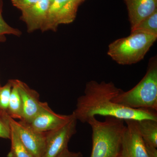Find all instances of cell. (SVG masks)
Instances as JSON below:
<instances>
[{
  "instance_id": "8",
  "label": "cell",
  "mask_w": 157,
  "mask_h": 157,
  "mask_svg": "<svg viewBox=\"0 0 157 157\" xmlns=\"http://www.w3.org/2000/svg\"><path fill=\"white\" fill-rule=\"evenodd\" d=\"M73 115V113L70 115L56 113L45 102L44 107L37 115L29 122L25 123L38 132H47L63 126L72 118Z\"/></svg>"
},
{
  "instance_id": "18",
  "label": "cell",
  "mask_w": 157,
  "mask_h": 157,
  "mask_svg": "<svg viewBox=\"0 0 157 157\" xmlns=\"http://www.w3.org/2000/svg\"><path fill=\"white\" fill-rule=\"evenodd\" d=\"M11 88L12 85L9 80L4 86L0 87V115H8Z\"/></svg>"
},
{
  "instance_id": "19",
  "label": "cell",
  "mask_w": 157,
  "mask_h": 157,
  "mask_svg": "<svg viewBox=\"0 0 157 157\" xmlns=\"http://www.w3.org/2000/svg\"><path fill=\"white\" fill-rule=\"evenodd\" d=\"M10 117L8 115H0V137L5 139H10L11 125Z\"/></svg>"
},
{
  "instance_id": "13",
  "label": "cell",
  "mask_w": 157,
  "mask_h": 157,
  "mask_svg": "<svg viewBox=\"0 0 157 157\" xmlns=\"http://www.w3.org/2000/svg\"><path fill=\"white\" fill-rule=\"evenodd\" d=\"M68 0H53L51 3L45 22L41 30L44 32L48 31L56 32L59 25L58 18L60 12Z\"/></svg>"
},
{
  "instance_id": "2",
  "label": "cell",
  "mask_w": 157,
  "mask_h": 157,
  "mask_svg": "<svg viewBox=\"0 0 157 157\" xmlns=\"http://www.w3.org/2000/svg\"><path fill=\"white\" fill-rule=\"evenodd\" d=\"M92 129V148L90 157H121L124 120L106 117L104 121L96 117L87 121Z\"/></svg>"
},
{
  "instance_id": "1",
  "label": "cell",
  "mask_w": 157,
  "mask_h": 157,
  "mask_svg": "<svg viewBox=\"0 0 157 157\" xmlns=\"http://www.w3.org/2000/svg\"><path fill=\"white\" fill-rule=\"evenodd\" d=\"M122 90L112 82H98L91 80L86 83L84 94L78 98L76 108L73 113L77 120L87 123L96 116L112 117L126 120H154L157 121V111L150 109H134L113 101Z\"/></svg>"
},
{
  "instance_id": "24",
  "label": "cell",
  "mask_w": 157,
  "mask_h": 157,
  "mask_svg": "<svg viewBox=\"0 0 157 157\" xmlns=\"http://www.w3.org/2000/svg\"><path fill=\"white\" fill-rule=\"evenodd\" d=\"M1 87V84H0V87Z\"/></svg>"
},
{
  "instance_id": "22",
  "label": "cell",
  "mask_w": 157,
  "mask_h": 157,
  "mask_svg": "<svg viewBox=\"0 0 157 157\" xmlns=\"http://www.w3.org/2000/svg\"><path fill=\"white\" fill-rule=\"evenodd\" d=\"M78 2H79V4H81L82 2H84L85 0H78Z\"/></svg>"
},
{
  "instance_id": "9",
  "label": "cell",
  "mask_w": 157,
  "mask_h": 157,
  "mask_svg": "<svg viewBox=\"0 0 157 157\" xmlns=\"http://www.w3.org/2000/svg\"><path fill=\"white\" fill-rule=\"evenodd\" d=\"M11 80L17 87L22 101L23 115L21 121L28 123L42 109L45 102H41L39 93L25 82L18 79Z\"/></svg>"
},
{
  "instance_id": "3",
  "label": "cell",
  "mask_w": 157,
  "mask_h": 157,
  "mask_svg": "<svg viewBox=\"0 0 157 157\" xmlns=\"http://www.w3.org/2000/svg\"><path fill=\"white\" fill-rule=\"evenodd\" d=\"M115 103L134 109H146L157 111V62L152 59L147 71L140 82L128 91L122 90L113 99Z\"/></svg>"
},
{
  "instance_id": "21",
  "label": "cell",
  "mask_w": 157,
  "mask_h": 157,
  "mask_svg": "<svg viewBox=\"0 0 157 157\" xmlns=\"http://www.w3.org/2000/svg\"><path fill=\"white\" fill-rule=\"evenodd\" d=\"M58 157H82V154L80 152H74L70 151L68 148L64 151Z\"/></svg>"
},
{
  "instance_id": "15",
  "label": "cell",
  "mask_w": 157,
  "mask_h": 157,
  "mask_svg": "<svg viewBox=\"0 0 157 157\" xmlns=\"http://www.w3.org/2000/svg\"><path fill=\"white\" fill-rule=\"evenodd\" d=\"M11 125V124H10ZM11 147L8 157H35L26 148L21 141L18 135L11 125Z\"/></svg>"
},
{
  "instance_id": "6",
  "label": "cell",
  "mask_w": 157,
  "mask_h": 157,
  "mask_svg": "<svg viewBox=\"0 0 157 157\" xmlns=\"http://www.w3.org/2000/svg\"><path fill=\"white\" fill-rule=\"evenodd\" d=\"M9 121L26 148L35 157H42L45 149L46 132L36 131L22 121H17L10 117Z\"/></svg>"
},
{
  "instance_id": "17",
  "label": "cell",
  "mask_w": 157,
  "mask_h": 157,
  "mask_svg": "<svg viewBox=\"0 0 157 157\" xmlns=\"http://www.w3.org/2000/svg\"><path fill=\"white\" fill-rule=\"evenodd\" d=\"M3 2L0 0V42H6V35H13L19 37L22 35L21 31L9 25L2 16Z\"/></svg>"
},
{
  "instance_id": "23",
  "label": "cell",
  "mask_w": 157,
  "mask_h": 157,
  "mask_svg": "<svg viewBox=\"0 0 157 157\" xmlns=\"http://www.w3.org/2000/svg\"><path fill=\"white\" fill-rule=\"evenodd\" d=\"M50 1H51V3L52 2V1H53V0H50Z\"/></svg>"
},
{
  "instance_id": "11",
  "label": "cell",
  "mask_w": 157,
  "mask_h": 157,
  "mask_svg": "<svg viewBox=\"0 0 157 157\" xmlns=\"http://www.w3.org/2000/svg\"><path fill=\"white\" fill-rule=\"evenodd\" d=\"M128 9L131 31L157 10V0H124Z\"/></svg>"
},
{
  "instance_id": "20",
  "label": "cell",
  "mask_w": 157,
  "mask_h": 157,
  "mask_svg": "<svg viewBox=\"0 0 157 157\" xmlns=\"http://www.w3.org/2000/svg\"><path fill=\"white\" fill-rule=\"evenodd\" d=\"M39 0H11L12 5L21 11L29 8Z\"/></svg>"
},
{
  "instance_id": "7",
  "label": "cell",
  "mask_w": 157,
  "mask_h": 157,
  "mask_svg": "<svg viewBox=\"0 0 157 157\" xmlns=\"http://www.w3.org/2000/svg\"><path fill=\"white\" fill-rule=\"evenodd\" d=\"M122 140L121 157H148L137 121L126 120Z\"/></svg>"
},
{
  "instance_id": "12",
  "label": "cell",
  "mask_w": 157,
  "mask_h": 157,
  "mask_svg": "<svg viewBox=\"0 0 157 157\" xmlns=\"http://www.w3.org/2000/svg\"><path fill=\"white\" fill-rule=\"evenodd\" d=\"M137 127L144 144L157 148V121H137Z\"/></svg>"
},
{
  "instance_id": "14",
  "label": "cell",
  "mask_w": 157,
  "mask_h": 157,
  "mask_svg": "<svg viewBox=\"0 0 157 157\" xmlns=\"http://www.w3.org/2000/svg\"><path fill=\"white\" fill-rule=\"evenodd\" d=\"M9 80L12 85V88L9 99L8 115L14 119H19L21 121L23 115V107L21 98L15 85L11 80Z\"/></svg>"
},
{
  "instance_id": "16",
  "label": "cell",
  "mask_w": 157,
  "mask_h": 157,
  "mask_svg": "<svg viewBox=\"0 0 157 157\" xmlns=\"http://www.w3.org/2000/svg\"><path fill=\"white\" fill-rule=\"evenodd\" d=\"M133 32H142L157 36V10L143 20L134 30L131 31Z\"/></svg>"
},
{
  "instance_id": "4",
  "label": "cell",
  "mask_w": 157,
  "mask_h": 157,
  "mask_svg": "<svg viewBox=\"0 0 157 157\" xmlns=\"http://www.w3.org/2000/svg\"><path fill=\"white\" fill-rule=\"evenodd\" d=\"M157 39V36L150 34L131 32L128 36L110 43L107 54L119 64H134L144 58Z\"/></svg>"
},
{
  "instance_id": "5",
  "label": "cell",
  "mask_w": 157,
  "mask_h": 157,
  "mask_svg": "<svg viewBox=\"0 0 157 157\" xmlns=\"http://www.w3.org/2000/svg\"><path fill=\"white\" fill-rule=\"evenodd\" d=\"M77 121L73 114L63 126L46 132L45 149L42 157H58L68 148L70 139L76 132Z\"/></svg>"
},
{
  "instance_id": "10",
  "label": "cell",
  "mask_w": 157,
  "mask_h": 157,
  "mask_svg": "<svg viewBox=\"0 0 157 157\" xmlns=\"http://www.w3.org/2000/svg\"><path fill=\"white\" fill-rule=\"evenodd\" d=\"M50 4V0H39L29 8L21 11V20L25 23L28 33L41 30Z\"/></svg>"
}]
</instances>
